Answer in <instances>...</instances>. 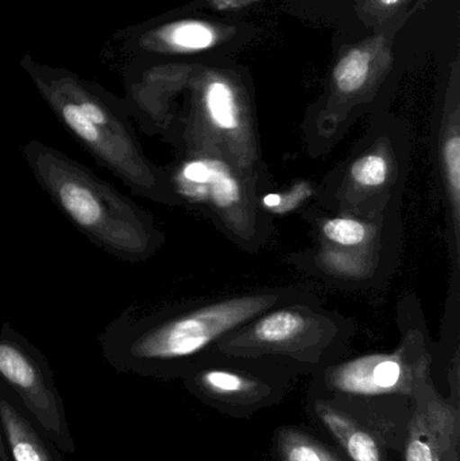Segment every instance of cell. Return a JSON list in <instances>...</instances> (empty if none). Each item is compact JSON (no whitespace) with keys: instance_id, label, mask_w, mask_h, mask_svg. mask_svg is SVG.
<instances>
[{"instance_id":"cell-1","label":"cell","mask_w":460,"mask_h":461,"mask_svg":"<svg viewBox=\"0 0 460 461\" xmlns=\"http://www.w3.org/2000/svg\"><path fill=\"white\" fill-rule=\"evenodd\" d=\"M299 289H267L208 303L122 312L100 333L103 357L118 373L172 381L183 378L230 333Z\"/></svg>"},{"instance_id":"cell-2","label":"cell","mask_w":460,"mask_h":461,"mask_svg":"<svg viewBox=\"0 0 460 461\" xmlns=\"http://www.w3.org/2000/svg\"><path fill=\"white\" fill-rule=\"evenodd\" d=\"M22 156L59 212L111 257L142 263L161 249L153 216L89 167L38 140L24 143Z\"/></svg>"},{"instance_id":"cell-3","label":"cell","mask_w":460,"mask_h":461,"mask_svg":"<svg viewBox=\"0 0 460 461\" xmlns=\"http://www.w3.org/2000/svg\"><path fill=\"white\" fill-rule=\"evenodd\" d=\"M38 94L70 137L132 194L173 205L162 167L142 150L124 103L65 70L22 62Z\"/></svg>"},{"instance_id":"cell-4","label":"cell","mask_w":460,"mask_h":461,"mask_svg":"<svg viewBox=\"0 0 460 461\" xmlns=\"http://www.w3.org/2000/svg\"><path fill=\"white\" fill-rule=\"evenodd\" d=\"M351 335L350 320L304 293L246 322L211 352L265 360L288 371H320L339 360Z\"/></svg>"},{"instance_id":"cell-5","label":"cell","mask_w":460,"mask_h":461,"mask_svg":"<svg viewBox=\"0 0 460 461\" xmlns=\"http://www.w3.org/2000/svg\"><path fill=\"white\" fill-rule=\"evenodd\" d=\"M176 146L180 156L162 167L172 204L199 210L243 247L264 243L269 229L259 212L256 177L207 138Z\"/></svg>"},{"instance_id":"cell-6","label":"cell","mask_w":460,"mask_h":461,"mask_svg":"<svg viewBox=\"0 0 460 461\" xmlns=\"http://www.w3.org/2000/svg\"><path fill=\"white\" fill-rule=\"evenodd\" d=\"M191 110L167 140L207 138L256 177V132L245 84L231 70L194 67L188 86Z\"/></svg>"},{"instance_id":"cell-7","label":"cell","mask_w":460,"mask_h":461,"mask_svg":"<svg viewBox=\"0 0 460 461\" xmlns=\"http://www.w3.org/2000/svg\"><path fill=\"white\" fill-rule=\"evenodd\" d=\"M431 357L420 338L389 354H369L337 360L324 367L320 384L332 398L374 402L383 400L412 401L416 390L429 375Z\"/></svg>"},{"instance_id":"cell-8","label":"cell","mask_w":460,"mask_h":461,"mask_svg":"<svg viewBox=\"0 0 460 461\" xmlns=\"http://www.w3.org/2000/svg\"><path fill=\"white\" fill-rule=\"evenodd\" d=\"M0 381L15 393L62 454H75L67 409L48 359L8 322L0 328Z\"/></svg>"},{"instance_id":"cell-9","label":"cell","mask_w":460,"mask_h":461,"mask_svg":"<svg viewBox=\"0 0 460 461\" xmlns=\"http://www.w3.org/2000/svg\"><path fill=\"white\" fill-rule=\"evenodd\" d=\"M289 373L265 360L210 352L181 379L199 400L232 416H248L280 400Z\"/></svg>"},{"instance_id":"cell-10","label":"cell","mask_w":460,"mask_h":461,"mask_svg":"<svg viewBox=\"0 0 460 461\" xmlns=\"http://www.w3.org/2000/svg\"><path fill=\"white\" fill-rule=\"evenodd\" d=\"M405 151L404 140L389 134L370 135L356 146L342 176L327 188H337L331 196L340 203V212L366 219L388 215L386 210L404 181Z\"/></svg>"},{"instance_id":"cell-11","label":"cell","mask_w":460,"mask_h":461,"mask_svg":"<svg viewBox=\"0 0 460 461\" xmlns=\"http://www.w3.org/2000/svg\"><path fill=\"white\" fill-rule=\"evenodd\" d=\"M410 16L412 14H405L381 32L340 50L329 75L321 123L337 127L354 108L375 96L393 67L397 34Z\"/></svg>"},{"instance_id":"cell-12","label":"cell","mask_w":460,"mask_h":461,"mask_svg":"<svg viewBox=\"0 0 460 461\" xmlns=\"http://www.w3.org/2000/svg\"><path fill=\"white\" fill-rule=\"evenodd\" d=\"M404 446V461H460L458 406L435 390L431 378L413 395Z\"/></svg>"},{"instance_id":"cell-13","label":"cell","mask_w":460,"mask_h":461,"mask_svg":"<svg viewBox=\"0 0 460 461\" xmlns=\"http://www.w3.org/2000/svg\"><path fill=\"white\" fill-rule=\"evenodd\" d=\"M316 417L329 435L342 447L351 461H388L385 454V432L374 424L367 413L362 420L358 413L343 403L318 398L313 403Z\"/></svg>"},{"instance_id":"cell-14","label":"cell","mask_w":460,"mask_h":461,"mask_svg":"<svg viewBox=\"0 0 460 461\" xmlns=\"http://www.w3.org/2000/svg\"><path fill=\"white\" fill-rule=\"evenodd\" d=\"M0 429L13 461H65L56 444L2 381Z\"/></svg>"},{"instance_id":"cell-15","label":"cell","mask_w":460,"mask_h":461,"mask_svg":"<svg viewBox=\"0 0 460 461\" xmlns=\"http://www.w3.org/2000/svg\"><path fill=\"white\" fill-rule=\"evenodd\" d=\"M440 167L450 199L456 240L459 236L460 208V64L454 59L446 91L439 143Z\"/></svg>"},{"instance_id":"cell-16","label":"cell","mask_w":460,"mask_h":461,"mask_svg":"<svg viewBox=\"0 0 460 461\" xmlns=\"http://www.w3.org/2000/svg\"><path fill=\"white\" fill-rule=\"evenodd\" d=\"M232 27L202 19L170 22L143 35L140 45L146 50L165 54H194L211 50L230 40Z\"/></svg>"},{"instance_id":"cell-17","label":"cell","mask_w":460,"mask_h":461,"mask_svg":"<svg viewBox=\"0 0 460 461\" xmlns=\"http://www.w3.org/2000/svg\"><path fill=\"white\" fill-rule=\"evenodd\" d=\"M383 218L366 219L340 213L319 221V235L326 246L343 249H372L383 241Z\"/></svg>"},{"instance_id":"cell-18","label":"cell","mask_w":460,"mask_h":461,"mask_svg":"<svg viewBox=\"0 0 460 461\" xmlns=\"http://www.w3.org/2000/svg\"><path fill=\"white\" fill-rule=\"evenodd\" d=\"M380 251V246L372 249H343L326 246V251L319 254L318 263L321 273L329 276H347L361 279L365 268L370 267L373 252Z\"/></svg>"},{"instance_id":"cell-19","label":"cell","mask_w":460,"mask_h":461,"mask_svg":"<svg viewBox=\"0 0 460 461\" xmlns=\"http://www.w3.org/2000/svg\"><path fill=\"white\" fill-rule=\"evenodd\" d=\"M277 447L283 461H343L320 441L300 430H281Z\"/></svg>"},{"instance_id":"cell-20","label":"cell","mask_w":460,"mask_h":461,"mask_svg":"<svg viewBox=\"0 0 460 461\" xmlns=\"http://www.w3.org/2000/svg\"><path fill=\"white\" fill-rule=\"evenodd\" d=\"M413 2L415 0H356V13L367 29L378 32L400 16L410 13Z\"/></svg>"},{"instance_id":"cell-21","label":"cell","mask_w":460,"mask_h":461,"mask_svg":"<svg viewBox=\"0 0 460 461\" xmlns=\"http://www.w3.org/2000/svg\"><path fill=\"white\" fill-rule=\"evenodd\" d=\"M313 194L311 184L300 183L285 194H270L261 199V207L265 212L288 213L297 210L302 203L310 200Z\"/></svg>"},{"instance_id":"cell-22","label":"cell","mask_w":460,"mask_h":461,"mask_svg":"<svg viewBox=\"0 0 460 461\" xmlns=\"http://www.w3.org/2000/svg\"><path fill=\"white\" fill-rule=\"evenodd\" d=\"M210 7L218 11H240L264 0H204Z\"/></svg>"},{"instance_id":"cell-23","label":"cell","mask_w":460,"mask_h":461,"mask_svg":"<svg viewBox=\"0 0 460 461\" xmlns=\"http://www.w3.org/2000/svg\"><path fill=\"white\" fill-rule=\"evenodd\" d=\"M0 461H13L8 452L7 446H5V438L2 435V429H0Z\"/></svg>"},{"instance_id":"cell-24","label":"cell","mask_w":460,"mask_h":461,"mask_svg":"<svg viewBox=\"0 0 460 461\" xmlns=\"http://www.w3.org/2000/svg\"><path fill=\"white\" fill-rule=\"evenodd\" d=\"M432 2H434V0H415V5L410 8V13H412L413 15V14L418 13V11L424 10V8Z\"/></svg>"}]
</instances>
